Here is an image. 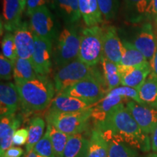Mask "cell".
<instances>
[{
	"label": "cell",
	"instance_id": "cell-37",
	"mask_svg": "<svg viewBox=\"0 0 157 157\" xmlns=\"http://www.w3.org/2000/svg\"><path fill=\"white\" fill-rule=\"evenodd\" d=\"M29 130L28 128H21L15 131L13 137V146H22L26 144L28 141Z\"/></svg>",
	"mask_w": 157,
	"mask_h": 157
},
{
	"label": "cell",
	"instance_id": "cell-34",
	"mask_svg": "<svg viewBox=\"0 0 157 157\" xmlns=\"http://www.w3.org/2000/svg\"><path fill=\"white\" fill-rule=\"evenodd\" d=\"M103 18L106 21L115 18L119 10V0H98Z\"/></svg>",
	"mask_w": 157,
	"mask_h": 157
},
{
	"label": "cell",
	"instance_id": "cell-33",
	"mask_svg": "<svg viewBox=\"0 0 157 157\" xmlns=\"http://www.w3.org/2000/svg\"><path fill=\"white\" fill-rule=\"evenodd\" d=\"M2 55L12 61H15L18 58L17 49L14 40V34L7 32L2 40Z\"/></svg>",
	"mask_w": 157,
	"mask_h": 157
},
{
	"label": "cell",
	"instance_id": "cell-6",
	"mask_svg": "<svg viewBox=\"0 0 157 157\" xmlns=\"http://www.w3.org/2000/svg\"><path fill=\"white\" fill-rule=\"evenodd\" d=\"M80 49V36L73 27L64 28L57 39L53 62L59 68L77 60Z\"/></svg>",
	"mask_w": 157,
	"mask_h": 157
},
{
	"label": "cell",
	"instance_id": "cell-43",
	"mask_svg": "<svg viewBox=\"0 0 157 157\" xmlns=\"http://www.w3.org/2000/svg\"><path fill=\"white\" fill-rule=\"evenodd\" d=\"M20 5H21V9H22L23 11L25 10V6H26V2H27V0H18Z\"/></svg>",
	"mask_w": 157,
	"mask_h": 157
},
{
	"label": "cell",
	"instance_id": "cell-14",
	"mask_svg": "<svg viewBox=\"0 0 157 157\" xmlns=\"http://www.w3.org/2000/svg\"><path fill=\"white\" fill-rule=\"evenodd\" d=\"M14 40L18 58L31 61L34 54L35 41L34 34L28 23H22L14 31Z\"/></svg>",
	"mask_w": 157,
	"mask_h": 157
},
{
	"label": "cell",
	"instance_id": "cell-42",
	"mask_svg": "<svg viewBox=\"0 0 157 157\" xmlns=\"http://www.w3.org/2000/svg\"><path fill=\"white\" fill-rule=\"evenodd\" d=\"M149 64L151 68V74L157 78V49L152 60L149 62Z\"/></svg>",
	"mask_w": 157,
	"mask_h": 157
},
{
	"label": "cell",
	"instance_id": "cell-36",
	"mask_svg": "<svg viewBox=\"0 0 157 157\" xmlns=\"http://www.w3.org/2000/svg\"><path fill=\"white\" fill-rule=\"evenodd\" d=\"M14 61L6 58L1 54L0 56V78L2 80L10 81L13 74Z\"/></svg>",
	"mask_w": 157,
	"mask_h": 157
},
{
	"label": "cell",
	"instance_id": "cell-45",
	"mask_svg": "<svg viewBox=\"0 0 157 157\" xmlns=\"http://www.w3.org/2000/svg\"><path fill=\"white\" fill-rule=\"evenodd\" d=\"M145 157H157V154L156 153H151V154H149Z\"/></svg>",
	"mask_w": 157,
	"mask_h": 157
},
{
	"label": "cell",
	"instance_id": "cell-29",
	"mask_svg": "<svg viewBox=\"0 0 157 157\" xmlns=\"http://www.w3.org/2000/svg\"><path fill=\"white\" fill-rule=\"evenodd\" d=\"M101 64L103 66V78L105 81L108 93L121 84V77L118 68V65L113 63L103 56L101 59Z\"/></svg>",
	"mask_w": 157,
	"mask_h": 157
},
{
	"label": "cell",
	"instance_id": "cell-25",
	"mask_svg": "<svg viewBox=\"0 0 157 157\" xmlns=\"http://www.w3.org/2000/svg\"><path fill=\"white\" fill-rule=\"evenodd\" d=\"M123 50L119 65L125 67H135L148 63L146 57L128 41H122Z\"/></svg>",
	"mask_w": 157,
	"mask_h": 157
},
{
	"label": "cell",
	"instance_id": "cell-19",
	"mask_svg": "<svg viewBox=\"0 0 157 157\" xmlns=\"http://www.w3.org/2000/svg\"><path fill=\"white\" fill-rule=\"evenodd\" d=\"M53 8L65 24L73 27L79 22L82 15L78 0H52Z\"/></svg>",
	"mask_w": 157,
	"mask_h": 157
},
{
	"label": "cell",
	"instance_id": "cell-44",
	"mask_svg": "<svg viewBox=\"0 0 157 157\" xmlns=\"http://www.w3.org/2000/svg\"><path fill=\"white\" fill-rule=\"evenodd\" d=\"M25 157H38L36 156V154H35L34 151H30L29 153H28V154H26V155H25Z\"/></svg>",
	"mask_w": 157,
	"mask_h": 157
},
{
	"label": "cell",
	"instance_id": "cell-21",
	"mask_svg": "<svg viewBox=\"0 0 157 157\" xmlns=\"http://www.w3.org/2000/svg\"><path fill=\"white\" fill-rule=\"evenodd\" d=\"M151 0H122L123 10L129 22L138 23L149 18Z\"/></svg>",
	"mask_w": 157,
	"mask_h": 157
},
{
	"label": "cell",
	"instance_id": "cell-7",
	"mask_svg": "<svg viewBox=\"0 0 157 157\" xmlns=\"http://www.w3.org/2000/svg\"><path fill=\"white\" fill-rule=\"evenodd\" d=\"M95 105L107 95L108 88L104 80L87 78L67 88L62 93Z\"/></svg>",
	"mask_w": 157,
	"mask_h": 157
},
{
	"label": "cell",
	"instance_id": "cell-30",
	"mask_svg": "<svg viewBox=\"0 0 157 157\" xmlns=\"http://www.w3.org/2000/svg\"><path fill=\"white\" fill-rule=\"evenodd\" d=\"M106 140L109 142V157H137V149L123 141L113 137Z\"/></svg>",
	"mask_w": 157,
	"mask_h": 157
},
{
	"label": "cell",
	"instance_id": "cell-3",
	"mask_svg": "<svg viewBox=\"0 0 157 157\" xmlns=\"http://www.w3.org/2000/svg\"><path fill=\"white\" fill-rule=\"evenodd\" d=\"M87 78H97L105 81L99 71L77 59L60 68L55 74L54 85L56 91L58 93H62L77 82Z\"/></svg>",
	"mask_w": 157,
	"mask_h": 157
},
{
	"label": "cell",
	"instance_id": "cell-8",
	"mask_svg": "<svg viewBox=\"0 0 157 157\" xmlns=\"http://www.w3.org/2000/svg\"><path fill=\"white\" fill-rule=\"evenodd\" d=\"M30 27L36 36L52 41L56 36L53 16L46 5L33 12L30 15Z\"/></svg>",
	"mask_w": 157,
	"mask_h": 157
},
{
	"label": "cell",
	"instance_id": "cell-27",
	"mask_svg": "<svg viewBox=\"0 0 157 157\" xmlns=\"http://www.w3.org/2000/svg\"><path fill=\"white\" fill-rule=\"evenodd\" d=\"M28 141L25 145V151L28 154L34 148L36 144L44 135L45 121L42 118L36 117L31 119L29 127Z\"/></svg>",
	"mask_w": 157,
	"mask_h": 157
},
{
	"label": "cell",
	"instance_id": "cell-12",
	"mask_svg": "<svg viewBox=\"0 0 157 157\" xmlns=\"http://www.w3.org/2000/svg\"><path fill=\"white\" fill-rule=\"evenodd\" d=\"M103 56L109 60L119 65L122 57L123 44L118 36L117 29L107 25L103 29Z\"/></svg>",
	"mask_w": 157,
	"mask_h": 157
},
{
	"label": "cell",
	"instance_id": "cell-9",
	"mask_svg": "<svg viewBox=\"0 0 157 157\" xmlns=\"http://www.w3.org/2000/svg\"><path fill=\"white\" fill-rule=\"evenodd\" d=\"M126 107L141 130L145 134L151 135L157 124V106L129 101L126 103Z\"/></svg>",
	"mask_w": 157,
	"mask_h": 157
},
{
	"label": "cell",
	"instance_id": "cell-20",
	"mask_svg": "<svg viewBox=\"0 0 157 157\" xmlns=\"http://www.w3.org/2000/svg\"><path fill=\"white\" fill-rule=\"evenodd\" d=\"M129 100L121 96L110 95L107 94L101 101L95 103L92 108L91 118L93 119L95 125L103 123L107 116L112 110L120 104H126Z\"/></svg>",
	"mask_w": 157,
	"mask_h": 157
},
{
	"label": "cell",
	"instance_id": "cell-23",
	"mask_svg": "<svg viewBox=\"0 0 157 157\" xmlns=\"http://www.w3.org/2000/svg\"><path fill=\"white\" fill-rule=\"evenodd\" d=\"M86 157H109V142L98 128L92 131Z\"/></svg>",
	"mask_w": 157,
	"mask_h": 157
},
{
	"label": "cell",
	"instance_id": "cell-28",
	"mask_svg": "<svg viewBox=\"0 0 157 157\" xmlns=\"http://www.w3.org/2000/svg\"><path fill=\"white\" fill-rule=\"evenodd\" d=\"M137 91L143 104L157 106V78L151 73Z\"/></svg>",
	"mask_w": 157,
	"mask_h": 157
},
{
	"label": "cell",
	"instance_id": "cell-16",
	"mask_svg": "<svg viewBox=\"0 0 157 157\" xmlns=\"http://www.w3.org/2000/svg\"><path fill=\"white\" fill-rule=\"evenodd\" d=\"M94 105L63 93H58L52 99L48 111L61 113H73L89 109Z\"/></svg>",
	"mask_w": 157,
	"mask_h": 157
},
{
	"label": "cell",
	"instance_id": "cell-5",
	"mask_svg": "<svg viewBox=\"0 0 157 157\" xmlns=\"http://www.w3.org/2000/svg\"><path fill=\"white\" fill-rule=\"evenodd\" d=\"M103 56V29L98 25L84 29L80 35L78 60L90 66H95Z\"/></svg>",
	"mask_w": 157,
	"mask_h": 157
},
{
	"label": "cell",
	"instance_id": "cell-15",
	"mask_svg": "<svg viewBox=\"0 0 157 157\" xmlns=\"http://www.w3.org/2000/svg\"><path fill=\"white\" fill-rule=\"evenodd\" d=\"M20 98L15 84L2 82L0 85V113L2 117L15 114L19 107Z\"/></svg>",
	"mask_w": 157,
	"mask_h": 157
},
{
	"label": "cell",
	"instance_id": "cell-18",
	"mask_svg": "<svg viewBox=\"0 0 157 157\" xmlns=\"http://www.w3.org/2000/svg\"><path fill=\"white\" fill-rule=\"evenodd\" d=\"M22 13L18 0H3L1 25L7 32H14L21 25Z\"/></svg>",
	"mask_w": 157,
	"mask_h": 157
},
{
	"label": "cell",
	"instance_id": "cell-35",
	"mask_svg": "<svg viewBox=\"0 0 157 157\" xmlns=\"http://www.w3.org/2000/svg\"><path fill=\"white\" fill-rule=\"evenodd\" d=\"M107 94L110 95H117L121 96L125 99L129 101H133L138 103L143 104L141 101L140 96H139L138 91L133 88L126 87V86H121V87H116L111 91H109Z\"/></svg>",
	"mask_w": 157,
	"mask_h": 157
},
{
	"label": "cell",
	"instance_id": "cell-26",
	"mask_svg": "<svg viewBox=\"0 0 157 157\" xmlns=\"http://www.w3.org/2000/svg\"><path fill=\"white\" fill-rule=\"evenodd\" d=\"M38 74L35 71L31 60L17 58L14 61L13 77L15 83L31 81L37 78Z\"/></svg>",
	"mask_w": 157,
	"mask_h": 157
},
{
	"label": "cell",
	"instance_id": "cell-4",
	"mask_svg": "<svg viewBox=\"0 0 157 157\" xmlns=\"http://www.w3.org/2000/svg\"><path fill=\"white\" fill-rule=\"evenodd\" d=\"M92 108L73 113L48 111L46 114L47 122L68 135L82 134L87 128L92 116Z\"/></svg>",
	"mask_w": 157,
	"mask_h": 157
},
{
	"label": "cell",
	"instance_id": "cell-2",
	"mask_svg": "<svg viewBox=\"0 0 157 157\" xmlns=\"http://www.w3.org/2000/svg\"><path fill=\"white\" fill-rule=\"evenodd\" d=\"M20 103L26 113L41 111L50 105L56 88L47 76L38 75L31 81L15 83Z\"/></svg>",
	"mask_w": 157,
	"mask_h": 157
},
{
	"label": "cell",
	"instance_id": "cell-46",
	"mask_svg": "<svg viewBox=\"0 0 157 157\" xmlns=\"http://www.w3.org/2000/svg\"><path fill=\"white\" fill-rule=\"evenodd\" d=\"M155 24H156V36H157V23H155Z\"/></svg>",
	"mask_w": 157,
	"mask_h": 157
},
{
	"label": "cell",
	"instance_id": "cell-40",
	"mask_svg": "<svg viewBox=\"0 0 157 157\" xmlns=\"http://www.w3.org/2000/svg\"><path fill=\"white\" fill-rule=\"evenodd\" d=\"M149 18L153 20L155 23H157V0H151Z\"/></svg>",
	"mask_w": 157,
	"mask_h": 157
},
{
	"label": "cell",
	"instance_id": "cell-39",
	"mask_svg": "<svg viewBox=\"0 0 157 157\" xmlns=\"http://www.w3.org/2000/svg\"><path fill=\"white\" fill-rule=\"evenodd\" d=\"M23 154H24V151L21 147L13 146L6 150L0 156L1 157H23Z\"/></svg>",
	"mask_w": 157,
	"mask_h": 157
},
{
	"label": "cell",
	"instance_id": "cell-24",
	"mask_svg": "<svg viewBox=\"0 0 157 157\" xmlns=\"http://www.w3.org/2000/svg\"><path fill=\"white\" fill-rule=\"evenodd\" d=\"M90 139L82 134L70 135L66 143L63 157H86Z\"/></svg>",
	"mask_w": 157,
	"mask_h": 157
},
{
	"label": "cell",
	"instance_id": "cell-1",
	"mask_svg": "<svg viewBox=\"0 0 157 157\" xmlns=\"http://www.w3.org/2000/svg\"><path fill=\"white\" fill-rule=\"evenodd\" d=\"M106 139H119L129 146L147 152L151 148V138L137 124L126 105L120 104L108 114L103 123L95 125Z\"/></svg>",
	"mask_w": 157,
	"mask_h": 157
},
{
	"label": "cell",
	"instance_id": "cell-11",
	"mask_svg": "<svg viewBox=\"0 0 157 157\" xmlns=\"http://www.w3.org/2000/svg\"><path fill=\"white\" fill-rule=\"evenodd\" d=\"M132 44L146 57L148 63L152 60L157 49V36L151 23H145L142 25Z\"/></svg>",
	"mask_w": 157,
	"mask_h": 157
},
{
	"label": "cell",
	"instance_id": "cell-13",
	"mask_svg": "<svg viewBox=\"0 0 157 157\" xmlns=\"http://www.w3.org/2000/svg\"><path fill=\"white\" fill-rule=\"evenodd\" d=\"M121 77V84L137 90L144 83L148 76L151 73L149 63L135 67H125L118 65Z\"/></svg>",
	"mask_w": 157,
	"mask_h": 157
},
{
	"label": "cell",
	"instance_id": "cell-17",
	"mask_svg": "<svg viewBox=\"0 0 157 157\" xmlns=\"http://www.w3.org/2000/svg\"><path fill=\"white\" fill-rule=\"evenodd\" d=\"M22 117L20 115H10L1 117L0 121V155L13 146V135L21 126Z\"/></svg>",
	"mask_w": 157,
	"mask_h": 157
},
{
	"label": "cell",
	"instance_id": "cell-32",
	"mask_svg": "<svg viewBox=\"0 0 157 157\" xmlns=\"http://www.w3.org/2000/svg\"><path fill=\"white\" fill-rule=\"evenodd\" d=\"M33 151L38 157H56L48 129H46L44 136L36 143Z\"/></svg>",
	"mask_w": 157,
	"mask_h": 157
},
{
	"label": "cell",
	"instance_id": "cell-41",
	"mask_svg": "<svg viewBox=\"0 0 157 157\" xmlns=\"http://www.w3.org/2000/svg\"><path fill=\"white\" fill-rule=\"evenodd\" d=\"M151 147L154 153L157 154V124L151 133Z\"/></svg>",
	"mask_w": 157,
	"mask_h": 157
},
{
	"label": "cell",
	"instance_id": "cell-31",
	"mask_svg": "<svg viewBox=\"0 0 157 157\" xmlns=\"http://www.w3.org/2000/svg\"><path fill=\"white\" fill-rule=\"evenodd\" d=\"M47 129L49 131L50 136V140L52 142V147L56 157H63L64 151L66 148V143L68 142V137L70 135H68L65 133L60 132L58 129L48 124Z\"/></svg>",
	"mask_w": 157,
	"mask_h": 157
},
{
	"label": "cell",
	"instance_id": "cell-38",
	"mask_svg": "<svg viewBox=\"0 0 157 157\" xmlns=\"http://www.w3.org/2000/svg\"><path fill=\"white\" fill-rule=\"evenodd\" d=\"M48 0H27L26 2V13L30 16L33 12L42 6L46 5Z\"/></svg>",
	"mask_w": 157,
	"mask_h": 157
},
{
	"label": "cell",
	"instance_id": "cell-10",
	"mask_svg": "<svg viewBox=\"0 0 157 157\" xmlns=\"http://www.w3.org/2000/svg\"><path fill=\"white\" fill-rule=\"evenodd\" d=\"M35 47L31 63L38 75L47 76L52 68V41L34 35Z\"/></svg>",
	"mask_w": 157,
	"mask_h": 157
},
{
	"label": "cell",
	"instance_id": "cell-22",
	"mask_svg": "<svg viewBox=\"0 0 157 157\" xmlns=\"http://www.w3.org/2000/svg\"><path fill=\"white\" fill-rule=\"evenodd\" d=\"M78 7L84 23L88 27L95 26L103 22V15L98 0H78Z\"/></svg>",
	"mask_w": 157,
	"mask_h": 157
}]
</instances>
